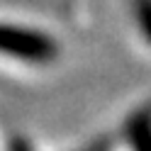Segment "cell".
Listing matches in <instances>:
<instances>
[{
    "mask_svg": "<svg viewBox=\"0 0 151 151\" xmlns=\"http://www.w3.org/2000/svg\"><path fill=\"white\" fill-rule=\"evenodd\" d=\"M56 44L42 32L22 24L0 22V56L29 66H44L56 59Z\"/></svg>",
    "mask_w": 151,
    "mask_h": 151,
    "instance_id": "1",
    "label": "cell"
}]
</instances>
